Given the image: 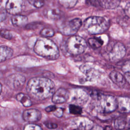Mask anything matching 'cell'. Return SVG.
I'll list each match as a JSON object with an SVG mask.
<instances>
[{"instance_id":"obj_18","label":"cell","mask_w":130,"mask_h":130,"mask_svg":"<svg viewBox=\"0 0 130 130\" xmlns=\"http://www.w3.org/2000/svg\"><path fill=\"white\" fill-rule=\"evenodd\" d=\"M16 99L24 107H30L32 105L30 97L28 94L23 93H19L17 94Z\"/></svg>"},{"instance_id":"obj_37","label":"cell","mask_w":130,"mask_h":130,"mask_svg":"<svg viewBox=\"0 0 130 130\" xmlns=\"http://www.w3.org/2000/svg\"><path fill=\"white\" fill-rule=\"evenodd\" d=\"M125 79L128 81V82L130 83V74H125Z\"/></svg>"},{"instance_id":"obj_17","label":"cell","mask_w":130,"mask_h":130,"mask_svg":"<svg viewBox=\"0 0 130 130\" xmlns=\"http://www.w3.org/2000/svg\"><path fill=\"white\" fill-rule=\"evenodd\" d=\"M44 15L48 18L51 19H57L62 15V12L56 8H51L46 10Z\"/></svg>"},{"instance_id":"obj_10","label":"cell","mask_w":130,"mask_h":130,"mask_svg":"<svg viewBox=\"0 0 130 130\" xmlns=\"http://www.w3.org/2000/svg\"><path fill=\"white\" fill-rule=\"evenodd\" d=\"M23 119L29 123L37 122L40 120L42 117L41 112L36 109H29L25 110L23 112Z\"/></svg>"},{"instance_id":"obj_25","label":"cell","mask_w":130,"mask_h":130,"mask_svg":"<svg viewBox=\"0 0 130 130\" xmlns=\"http://www.w3.org/2000/svg\"><path fill=\"white\" fill-rule=\"evenodd\" d=\"M29 3L34 7L40 8L45 4V0H28Z\"/></svg>"},{"instance_id":"obj_13","label":"cell","mask_w":130,"mask_h":130,"mask_svg":"<svg viewBox=\"0 0 130 130\" xmlns=\"http://www.w3.org/2000/svg\"><path fill=\"white\" fill-rule=\"evenodd\" d=\"M109 77L115 84L119 87H122L125 84V78L118 71H112L109 74Z\"/></svg>"},{"instance_id":"obj_4","label":"cell","mask_w":130,"mask_h":130,"mask_svg":"<svg viewBox=\"0 0 130 130\" xmlns=\"http://www.w3.org/2000/svg\"><path fill=\"white\" fill-rule=\"evenodd\" d=\"M87 44L85 40L78 36L69 37L65 43V48L67 52L72 55L82 54L86 50Z\"/></svg>"},{"instance_id":"obj_19","label":"cell","mask_w":130,"mask_h":130,"mask_svg":"<svg viewBox=\"0 0 130 130\" xmlns=\"http://www.w3.org/2000/svg\"><path fill=\"white\" fill-rule=\"evenodd\" d=\"M120 0H102L101 5L106 9H112L117 7L120 4Z\"/></svg>"},{"instance_id":"obj_27","label":"cell","mask_w":130,"mask_h":130,"mask_svg":"<svg viewBox=\"0 0 130 130\" xmlns=\"http://www.w3.org/2000/svg\"><path fill=\"white\" fill-rule=\"evenodd\" d=\"M1 35L2 37L8 40H11L13 37V36L11 32L10 31L6 29L1 30Z\"/></svg>"},{"instance_id":"obj_6","label":"cell","mask_w":130,"mask_h":130,"mask_svg":"<svg viewBox=\"0 0 130 130\" xmlns=\"http://www.w3.org/2000/svg\"><path fill=\"white\" fill-rule=\"evenodd\" d=\"M100 111L105 113H109L117 109V99L112 95L101 93L96 100Z\"/></svg>"},{"instance_id":"obj_38","label":"cell","mask_w":130,"mask_h":130,"mask_svg":"<svg viewBox=\"0 0 130 130\" xmlns=\"http://www.w3.org/2000/svg\"><path fill=\"white\" fill-rule=\"evenodd\" d=\"M2 91V84H1V92Z\"/></svg>"},{"instance_id":"obj_34","label":"cell","mask_w":130,"mask_h":130,"mask_svg":"<svg viewBox=\"0 0 130 130\" xmlns=\"http://www.w3.org/2000/svg\"><path fill=\"white\" fill-rule=\"evenodd\" d=\"M6 14L4 12L3 13L2 11L1 13V21L2 22L3 20H4L6 19Z\"/></svg>"},{"instance_id":"obj_35","label":"cell","mask_w":130,"mask_h":130,"mask_svg":"<svg viewBox=\"0 0 130 130\" xmlns=\"http://www.w3.org/2000/svg\"><path fill=\"white\" fill-rule=\"evenodd\" d=\"M90 130H103V129H102L101 126H93Z\"/></svg>"},{"instance_id":"obj_28","label":"cell","mask_w":130,"mask_h":130,"mask_svg":"<svg viewBox=\"0 0 130 130\" xmlns=\"http://www.w3.org/2000/svg\"><path fill=\"white\" fill-rule=\"evenodd\" d=\"M122 69L125 74H130V60H127L124 63Z\"/></svg>"},{"instance_id":"obj_31","label":"cell","mask_w":130,"mask_h":130,"mask_svg":"<svg viewBox=\"0 0 130 130\" xmlns=\"http://www.w3.org/2000/svg\"><path fill=\"white\" fill-rule=\"evenodd\" d=\"M54 115H55L56 117H60L63 115V110L61 108H57L53 112Z\"/></svg>"},{"instance_id":"obj_8","label":"cell","mask_w":130,"mask_h":130,"mask_svg":"<svg viewBox=\"0 0 130 130\" xmlns=\"http://www.w3.org/2000/svg\"><path fill=\"white\" fill-rule=\"evenodd\" d=\"M24 8V0H8L6 5L7 12L13 15L20 14Z\"/></svg>"},{"instance_id":"obj_29","label":"cell","mask_w":130,"mask_h":130,"mask_svg":"<svg viewBox=\"0 0 130 130\" xmlns=\"http://www.w3.org/2000/svg\"><path fill=\"white\" fill-rule=\"evenodd\" d=\"M86 3L89 5L92 6L93 7H99L101 5V2L98 0H87Z\"/></svg>"},{"instance_id":"obj_36","label":"cell","mask_w":130,"mask_h":130,"mask_svg":"<svg viewBox=\"0 0 130 130\" xmlns=\"http://www.w3.org/2000/svg\"><path fill=\"white\" fill-rule=\"evenodd\" d=\"M103 130H112V127L111 126H110V125L106 126L103 128Z\"/></svg>"},{"instance_id":"obj_11","label":"cell","mask_w":130,"mask_h":130,"mask_svg":"<svg viewBox=\"0 0 130 130\" xmlns=\"http://www.w3.org/2000/svg\"><path fill=\"white\" fill-rule=\"evenodd\" d=\"M69 98V91L63 88L57 89L52 97V101L55 104H61L66 102Z\"/></svg>"},{"instance_id":"obj_33","label":"cell","mask_w":130,"mask_h":130,"mask_svg":"<svg viewBox=\"0 0 130 130\" xmlns=\"http://www.w3.org/2000/svg\"><path fill=\"white\" fill-rule=\"evenodd\" d=\"M57 109V107H56L55 106H48L45 108V111L47 112H54L56 109Z\"/></svg>"},{"instance_id":"obj_30","label":"cell","mask_w":130,"mask_h":130,"mask_svg":"<svg viewBox=\"0 0 130 130\" xmlns=\"http://www.w3.org/2000/svg\"><path fill=\"white\" fill-rule=\"evenodd\" d=\"M44 124L47 128L50 129H54L57 127V124L56 123L51 122H46L44 123Z\"/></svg>"},{"instance_id":"obj_7","label":"cell","mask_w":130,"mask_h":130,"mask_svg":"<svg viewBox=\"0 0 130 130\" xmlns=\"http://www.w3.org/2000/svg\"><path fill=\"white\" fill-rule=\"evenodd\" d=\"M82 21L79 18H75L62 23L59 26V32L65 36H74L80 29Z\"/></svg>"},{"instance_id":"obj_21","label":"cell","mask_w":130,"mask_h":130,"mask_svg":"<svg viewBox=\"0 0 130 130\" xmlns=\"http://www.w3.org/2000/svg\"><path fill=\"white\" fill-rule=\"evenodd\" d=\"M57 1L63 7L71 9L75 6L78 0H57Z\"/></svg>"},{"instance_id":"obj_22","label":"cell","mask_w":130,"mask_h":130,"mask_svg":"<svg viewBox=\"0 0 130 130\" xmlns=\"http://www.w3.org/2000/svg\"><path fill=\"white\" fill-rule=\"evenodd\" d=\"M55 34L54 30L49 27H45L40 31V35L44 38H50L53 37Z\"/></svg>"},{"instance_id":"obj_12","label":"cell","mask_w":130,"mask_h":130,"mask_svg":"<svg viewBox=\"0 0 130 130\" xmlns=\"http://www.w3.org/2000/svg\"><path fill=\"white\" fill-rule=\"evenodd\" d=\"M117 101V108L120 112L124 113L130 112V98L119 97Z\"/></svg>"},{"instance_id":"obj_15","label":"cell","mask_w":130,"mask_h":130,"mask_svg":"<svg viewBox=\"0 0 130 130\" xmlns=\"http://www.w3.org/2000/svg\"><path fill=\"white\" fill-rule=\"evenodd\" d=\"M13 50L12 48L6 46H1L0 47V61L2 62L12 57Z\"/></svg>"},{"instance_id":"obj_24","label":"cell","mask_w":130,"mask_h":130,"mask_svg":"<svg viewBox=\"0 0 130 130\" xmlns=\"http://www.w3.org/2000/svg\"><path fill=\"white\" fill-rule=\"evenodd\" d=\"M92 127L91 122L85 121L81 122L75 130H90Z\"/></svg>"},{"instance_id":"obj_23","label":"cell","mask_w":130,"mask_h":130,"mask_svg":"<svg viewBox=\"0 0 130 130\" xmlns=\"http://www.w3.org/2000/svg\"><path fill=\"white\" fill-rule=\"evenodd\" d=\"M70 113L74 115H79L82 112V108L78 105L75 104H71L69 107Z\"/></svg>"},{"instance_id":"obj_16","label":"cell","mask_w":130,"mask_h":130,"mask_svg":"<svg viewBox=\"0 0 130 130\" xmlns=\"http://www.w3.org/2000/svg\"><path fill=\"white\" fill-rule=\"evenodd\" d=\"M13 25L16 27H21L24 26L27 22L28 18L25 15L20 14L13 15L11 18Z\"/></svg>"},{"instance_id":"obj_26","label":"cell","mask_w":130,"mask_h":130,"mask_svg":"<svg viewBox=\"0 0 130 130\" xmlns=\"http://www.w3.org/2000/svg\"><path fill=\"white\" fill-rule=\"evenodd\" d=\"M24 130H43L41 126L33 124L32 123H29L26 124L24 127Z\"/></svg>"},{"instance_id":"obj_20","label":"cell","mask_w":130,"mask_h":130,"mask_svg":"<svg viewBox=\"0 0 130 130\" xmlns=\"http://www.w3.org/2000/svg\"><path fill=\"white\" fill-rule=\"evenodd\" d=\"M88 43L89 46L94 49L101 47L103 44V41L98 38H90L88 40Z\"/></svg>"},{"instance_id":"obj_2","label":"cell","mask_w":130,"mask_h":130,"mask_svg":"<svg viewBox=\"0 0 130 130\" xmlns=\"http://www.w3.org/2000/svg\"><path fill=\"white\" fill-rule=\"evenodd\" d=\"M34 51L38 55L49 60H55L59 56L57 46L50 39L44 37L37 40Z\"/></svg>"},{"instance_id":"obj_5","label":"cell","mask_w":130,"mask_h":130,"mask_svg":"<svg viewBox=\"0 0 130 130\" xmlns=\"http://www.w3.org/2000/svg\"><path fill=\"white\" fill-rule=\"evenodd\" d=\"M126 48L121 42H111L107 47L106 53L109 60L113 62L121 59L126 54Z\"/></svg>"},{"instance_id":"obj_1","label":"cell","mask_w":130,"mask_h":130,"mask_svg":"<svg viewBox=\"0 0 130 130\" xmlns=\"http://www.w3.org/2000/svg\"><path fill=\"white\" fill-rule=\"evenodd\" d=\"M26 91L30 97L41 101L52 95L54 93L55 85L53 82L45 77H34L27 82Z\"/></svg>"},{"instance_id":"obj_14","label":"cell","mask_w":130,"mask_h":130,"mask_svg":"<svg viewBox=\"0 0 130 130\" xmlns=\"http://www.w3.org/2000/svg\"><path fill=\"white\" fill-rule=\"evenodd\" d=\"M114 125L116 129L122 130L130 128V120L125 117H120L117 118L114 122Z\"/></svg>"},{"instance_id":"obj_9","label":"cell","mask_w":130,"mask_h":130,"mask_svg":"<svg viewBox=\"0 0 130 130\" xmlns=\"http://www.w3.org/2000/svg\"><path fill=\"white\" fill-rule=\"evenodd\" d=\"M25 81V77L20 74H12L9 76L7 80L8 85L12 89L19 90L24 85Z\"/></svg>"},{"instance_id":"obj_3","label":"cell","mask_w":130,"mask_h":130,"mask_svg":"<svg viewBox=\"0 0 130 130\" xmlns=\"http://www.w3.org/2000/svg\"><path fill=\"white\" fill-rule=\"evenodd\" d=\"M84 26L90 34H100L104 32L109 28L110 22L105 17L93 16L87 18L85 20Z\"/></svg>"},{"instance_id":"obj_32","label":"cell","mask_w":130,"mask_h":130,"mask_svg":"<svg viewBox=\"0 0 130 130\" xmlns=\"http://www.w3.org/2000/svg\"><path fill=\"white\" fill-rule=\"evenodd\" d=\"M124 12L127 16L130 18V3H127L124 8Z\"/></svg>"}]
</instances>
